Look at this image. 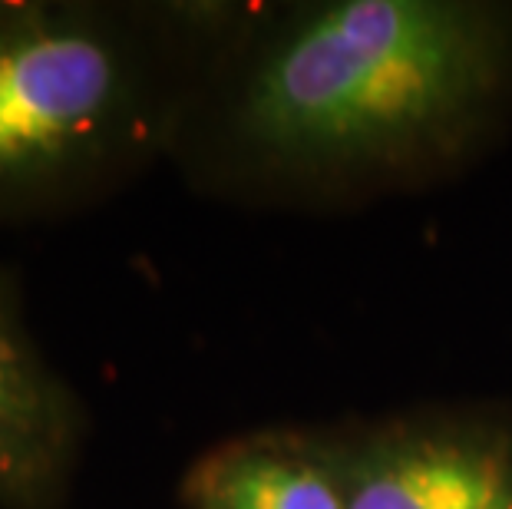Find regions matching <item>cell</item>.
I'll use <instances>...</instances> for the list:
<instances>
[{
    "mask_svg": "<svg viewBox=\"0 0 512 509\" xmlns=\"http://www.w3.org/2000/svg\"><path fill=\"white\" fill-rule=\"evenodd\" d=\"M189 509H347L341 457L288 433L238 437L192 463Z\"/></svg>",
    "mask_w": 512,
    "mask_h": 509,
    "instance_id": "5",
    "label": "cell"
},
{
    "mask_svg": "<svg viewBox=\"0 0 512 509\" xmlns=\"http://www.w3.org/2000/svg\"><path fill=\"white\" fill-rule=\"evenodd\" d=\"M509 43L460 0H337L268 40L215 110L219 143L275 169H361L433 153L486 113Z\"/></svg>",
    "mask_w": 512,
    "mask_h": 509,
    "instance_id": "1",
    "label": "cell"
},
{
    "mask_svg": "<svg viewBox=\"0 0 512 509\" xmlns=\"http://www.w3.org/2000/svg\"><path fill=\"white\" fill-rule=\"evenodd\" d=\"M347 509H512V437L397 427L341 453Z\"/></svg>",
    "mask_w": 512,
    "mask_h": 509,
    "instance_id": "3",
    "label": "cell"
},
{
    "mask_svg": "<svg viewBox=\"0 0 512 509\" xmlns=\"http://www.w3.org/2000/svg\"><path fill=\"white\" fill-rule=\"evenodd\" d=\"M83 410L0 268V509H53L73 476Z\"/></svg>",
    "mask_w": 512,
    "mask_h": 509,
    "instance_id": "4",
    "label": "cell"
},
{
    "mask_svg": "<svg viewBox=\"0 0 512 509\" xmlns=\"http://www.w3.org/2000/svg\"><path fill=\"white\" fill-rule=\"evenodd\" d=\"M149 53L113 14L0 0V225L83 199L166 129Z\"/></svg>",
    "mask_w": 512,
    "mask_h": 509,
    "instance_id": "2",
    "label": "cell"
}]
</instances>
